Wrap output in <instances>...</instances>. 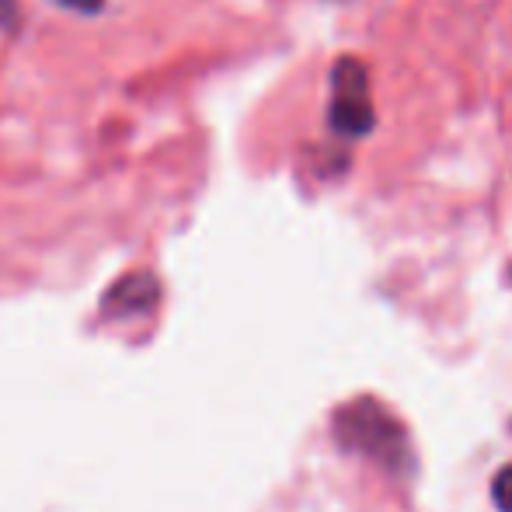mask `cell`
<instances>
[{
    "instance_id": "cell-1",
    "label": "cell",
    "mask_w": 512,
    "mask_h": 512,
    "mask_svg": "<svg viewBox=\"0 0 512 512\" xmlns=\"http://www.w3.org/2000/svg\"><path fill=\"white\" fill-rule=\"evenodd\" d=\"M335 443L345 453L370 457L391 474L411 471V439L408 429L398 422L394 411H387L373 398H356L338 408L335 415Z\"/></svg>"
},
{
    "instance_id": "cell-2",
    "label": "cell",
    "mask_w": 512,
    "mask_h": 512,
    "mask_svg": "<svg viewBox=\"0 0 512 512\" xmlns=\"http://www.w3.org/2000/svg\"><path fill=\"white\" fill-rule=\"evenodd\" d=\"M328 126L342 140H363L377 126L370 98V74L356 56H342L331 70V105H328Z\"/></svg>"
},
{
    "instance_id": "cell-3",
    "label": "cell",
    "mask_w": 512,
    "mask_h": 512,
    "mask_svg": "<svg viewBox=\"0 0 512 512\" xmlns=\"http://www.w3.org/2000/svg\"><path fill=\"white\" fill-rule=\"evenodd\" d=\"M161 300V283H157L150 272H133V276H122L112 290L105 293L102 310L108 317H133L154 310Z\"/></svg>"
},
{
    "instance_id": "cell-4",
    "label": "cell",
    "mask_w": 512,
    "mask_h": 512,
    "mask_svg": "<svg viewBox=\"0 0 512 512\" xmlns=\"http://www.w3.org/2000/svg\"><path fill=\"white\" fill-rule=\"evenodd\" d=\"M492 502L499 512H512V464L502 467L492 481Z\"/></svg>"
},
{
    "instance_id": "cell-5",
    "label": "cell",
    "mask_w": 512,
    "mask_h": 512,
    "mask_svg": "<svg viewBox=\"0 0 512 512\" xmlns=\"http://www.w3.org/2000/svg\"><path fill=\"white\" fill-rule=\"evenodd\" d=\"M53 4L67 7V11H77V14H98L105 7V0H53Z\"/></svg>"
},
{
    "instance_id": "cell-6",
    "label": "cell",
    "mask_w": 512,
    "mask_h": 512,
    "mask_svg": "<svg viewBox=\"0 0 512 512\" xmlns=\"http://www.w3.org/2000/svg\"><path fill=\"white\" fill-rule=\"evenodd\" d=\"M18 21V0H0V28H11Z\"/></svg>"
}]
</instances>
